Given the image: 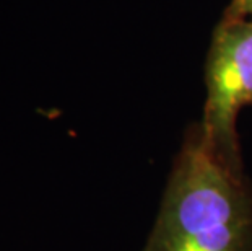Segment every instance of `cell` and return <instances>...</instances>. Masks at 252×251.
<instances>
[{"instance_id":"1","label":"cell","mask_w":252,"mask_h":251,"mask_svg":"<svg viewBox=\"0 0 252 251\" xmlns=\"http://www.w3.org/2000/svg\"><path fill=\"white\" fill-rule=\"evenodd\" d=\"M143 251H252V188L200 126L176 157Z\"/></svg>"},{"instance_id":"2","label":"cell","mask_w":252,"mask_h":251,"mask_svg":"<svg viewBox=\"0 0 252 251\" xmlns=\"http://www.w3.org/2000/svg\"><path fill=\"white\" fill-rule=\"evenodd\" d=\"M252 103V18L226 15L213 38L207 67L202 131L217 152L241 167L236 117Z\"/></svg>"},{"instance_id":"3","label":"cell","mask_w":252,"mask_h":251,"mask_svg":"<svg viewBox=\"0 0 252 251\" xmlns=\"http://www.w3.org/2000/svg\"><path fill=\"white\" fill-rule=\"evenodd\" d=\"M229 15H239V17L252 18V0H234Z\"/></svg>"}]
</instances>
